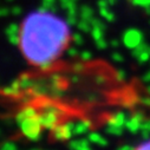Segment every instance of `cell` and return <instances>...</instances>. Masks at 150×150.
<instances>
[{"label": "cell", "instance_id": "cell-28", "mask_svg": "<svg viewBox=\"0 0 150 150\" xmlns=\"http://www.w3.org/2000/svg\"><path fill=\"white\" fill-rule=\"evenodd\" d=\"M95 45L97 46L98 50H105V49L109 46V43L106 42L105 37H104V38H102V39H99V40H96V42H95Z\"/></svg>", "mask_w": 150, "mask_h": 150}, {"label": "cell", "instance_id": "cell-34", "mask_svg": "<svg viewBox=\"0 0 150 150\" xmlns=\"http://www.w3.org/2000/svg\"><path fill=\"white\" fill-rule=\"evenodd\" d=\"M139 103L145 106H150V96H144L139 98Z\"/></svg>", "mask_w": 150, "mask_h": 150}, {"label": "cell", "instance_id": "cell-20", "mask_svg": "<svg viewBox=\"0 0 150 150\" xmlns=\"http://www.w3.org/2000/svg\"><path fill=\"white\" fill-rule=\"evenodd\" d=\"M71 42H73V44L76 46H82L84 44V37L81 32H74V33H72Z\"/></svg>", "mask_w": 150, "mask_h": 150}, {"label": "cell", "instance_id": "cell-22", "mask_svg": "<svg viewBox=\"0 0 150 150\" xmlns=\"http://www.w3.org/2000/svg\"><path fill=\"white\" fill-rule=\"evenodd\" d=\"M0 150H18V145L13 141H5L0 144Z\"/></svg>", "mask_w": 150, "mask_h": 150}, {"label": "cell", "instance_id": "cell-44", "mask_svg": "<svg viewBox=\"0 0 150 150\" xmlns=\"http://www.w3.org/2000/svg\"><path fill=\"white\" fill-rule=\"evenodd\" d=\"M31 150H40V149H38V148H33V149H31Z\"/></svg>", "mask_w": 150, "mask_h": 150}, {"label": "cell", "instance_id": "cell-7", "mask_svg": "<svg viewBox=\"0 0 150 150\" xmlns=\"http://www.w3.org/2000/svg\"><path fill=\"white\" fill-rule=\"evenodd\" d=\"M5 35L10 44L19 45L20 42V25L17 23H10L5 27Z\"/></svg>", "mask_w": 150, "mask_h": 150}, {"label": "cell", "instance_id": "cell-11", "mask_svg": "<svg viewBox=\"0 0 150 150\" xmlns=\"http://www.w3.org/2000/svg\"><path fill=\"white\" fill-rule=\"evenodd\" d=\"M91 129V122L88 120H79L74 122V129H73V135L74 136H83L89 132Z\"/></svg>", "mask_w": 150, "mask_h": 150}, {"label": "cell", "instance_id": "cell-38", "mask_svg": "<svg viewBox=\"0 0 150 150\" xmlns=\"http://www.w3.org/2000/svg\"><path fill=\"white\" fill-rule=\"evenodd\" d=\"M142 129L150 131V120H145V121L143 122V124H142Z\"/></svg>", "mask_w": 150, "mask_h": 150}, {"label": "cell", "instance_id": "cell-43", "mask_svg": "<svg viewBox=\"0 0 150 150\" xmlns=\"http://www.w3.org/2000/svg\"><path fill=\"white\" fill-rule=\"evenodd\" d=\"M82 150H92V149H91V148H90V146H86V148H83V149H82Z\"/></svg>", "mask_w": 150, "mask_h": 150}, {"label": "cell", "instance_id": "cell-42", "mask_svg": "<svg viewBox=\"0 0 150 150\" xmlns=\"http://www.w3.org/2000/svg\"><path fill=\"white\" fill-rule=\"evenodd\" d=\"M146 92H148V95L150 96V84H148V86H146Z\"/></svg>", "mask_w": 150, "mask_h": 150}, {"label": "cell", "instance_id": "cell-10", "mask_svg": "<svg viewBox=\"0 0 150 150\" xmlns=\"http://www.w3.org/2000/svg\"><path fill=\"white\" fill-rule=\"evenodd\" d=\"M1 92L5 95V96H12V97H16V96H19L23 90H21V86H20V81L19 78L14 79L13 82H11L8 85L4 86L1 89Z\"/></svg>", "mask_w": 150, "mask_h": 150}, {"label": "cell", "instance_id": "cell-40", "mask_svg": "<svg viewBox=\"0 0 150 150\" xmlns=\"http://www.w3.org/2000/svg\"><path fill=\"white\" fill-rule=\"evenodd\" d=\"M108 1H109V4H110V6H111V5H115V4L117 3V0H108Z\"/></svg>", "mask_w": 150, "mask_h": 150}, {"label": "cell", "instance_id": "cell-8", "mask_svg": "<svg viewBox=\"0 0 150 150\" xmlns=\"http://www.w3.org/2000/svg\"><path fill=\"white\" fill-rule=\"evenodd\" d=\"M39 114V110H38V108H35L34 105H26V106H24L18 114H17V116H16V118H14V121H16V124L18 125L19 123H21L23 121H25V120H27V118H31V117H34V116H37Z\"/></svg>", "mask_w": 150, "mask_h": 150}, {"label": "cell", "instance_id": "cell-45", "mask_svg": "<svg viewBox=\"0 0 150 150\" xmlns=\"http://www.w3.org/2000/svg\"><path fill=\"white\" fill-rule=\"evenodd\" d=\"M6 1H7V3H11V1H13V0H6Z\"/></svg>", "mask_w": 150, "mask_h": 150}, {"label": "cell", "instance_id": "cell-41", "mask_svg": "<svg viewBox=\"0 0 150 150\" xmlns=\"http://www.w3.org/2000/svg\"><path fill=\"white\" fill-rule=\"evenodd\" d=\"M144 11H145V13H146L148 16H150V6H148V7H145V8H144Z\"/></svg>", "mask_w": 150, "mask_h": 150}, {"label": "cell", "instance_id": "cell-18", "mask_svg": "<svg viewBox=\"0 0 150 150\" xmlns=\"http://www.w3.org/2000/svg\"><path fill=\"white\" fill-rule=\"evenodd\" d=\"M77 27H78L79 32H84V33H88V32L90 33L91 30H92L91 23L90 21H86V20H82V19H79V21L77 24Z\"/></svg>", "mask_w": 150, "mask_h": 150}, {"label": "cell", "instance_id": "cell-39", "mask_svg": "<svg viewBox=\"0 0 150 150\" xmlns=\"http://www.w3.org/2000/svg\"><path fill=\"white\" fill-rule=\"evenodd\" d=\"M109 45H111V46L114 47V49H117V47L120 46V42H118L117 39H112V40L109 43Z\"/></svg>", "mask_w": 150, "mask_h": 150}, {"label": "cell", "instance_id": "cell-13", "mask_svg": "<svg viewBox=\"0 0 150 150\" xmlns=\"http://www.w3.org/2000/svg\"><path fill=\"white\" fill-rule=\"evenodd\" d=\"M79 19L82 20H86V21H90L95 18V12H93V8L90 7L89 5H81L79 6Z\"/></svg>", "mask_w": 150, "mask_h": 150}, {"label": "cell", "instance_id": "cell-24", "mask_svg": "<svg viewBox=\"0 0 150 150\" xmlns=\"http://www.w3.org/2000/svg\"><path fill=\"white\" fill-rule=\"evenodd\" d=\"M115 76H116V79L118 82H125L128 78V73L124 69H117L115 72Z\"/></svg>", "mask_w": 150, "mask_h": 150}, {"label": "cell", "instance_id": "cell-47", "mask_svg": "<svg viewBox=\"0 0 150 150\" xmlns=\"http://www.w3.org/2000/svg\"><path fill=\"white\" fill-rule=\"evenodd\" d=\"M0 135H1V130H0Z\"/></svg>", "mask_w": 150, "mask_h": 150}, {"label": "cell", "instance_id": "cell-32", "mask_svg": "<svg viewBox=\"0 0 150 150\" xmlns=\"http://www.w3.org/2000/svg\"><path fill=\"white\" fill-rule=\"evenodd\" d=\"M8 14H12L11 8H8V7H0V17H7Z\"/></svg>", "mask_w": 150, "mask_h": 150}, {"label": "cell", "instance_id": "cell-25", "mask_svg": "<svg viewBox=\"0 0 150 150\" xmlns=\"http://www.w3.org/2000/svg\"><path fill=\"white\" fill-rule=\"evenodd\" d=\"M66 53H67V56H69L70 58H79L81 51L78 50L77 46H71V47H67Z\"/></svg>", "mask_w": 150, "mask_h": 150}, {"label": "cell", "instance_id": "cell-17", "mask_svg": "<svg viewBox=\"0 0 150 150\" xmlns=\"http://www.w3.org/2000/svg\"><path fill=\"white\" fill-rule=\"evenodd\" d=\"M57 4H58V0H42V7L53 13L57 12Z\"/></svg>", "mask_w": 150, "mask_h": 150}, {"label": "cell", "instance_id": "cell-4", "mask_svg": "<svg viewBox=\"0 0 150 150\" xmlns=\"http://www.w3.org/2000/svg\"><path fill=\"white\" fill-rule=\"evenodd\" d=\"M143 39H144V35L142 31L138 28H134V27L125 30L122 34V43L129 50L136 49L138 45L143 43Z\"/></svg>", "mask_w": 150, "mask_h": 150}, {"label": "cell", "instance_id": "cell-21", "mask_svg": "<svg viewBox=\"0 0 150 150\" xmlns=\"http://www.w3.org/2000/svg\"><path fill=\"white\" fill-rule=\"evenodd\" d=\"M149 47H150V46H149ZM135 59H136V62H137L139 65H143L144 63L149 62V59H150V52H149V49H148L146 51H144V52L139 53Z\"/></svg>", "mask_w": 150, "mask_h": 150}, {"label": "cell", "instance_id": "cell-31", "mask_svg": "<svg viewBox=\"0 0 150 150\" xmlns=\"http://www.w3.org/2000/svg\"><path fill=\"white\" fill-rule=\"evenodd\" d=\"M135 150H150V139L144 141L143 143H141Z\"/></svg>", "mask_w": 150, "mask_h": 150}, {"label": "cell", "instance_id": "cell-27", "mask_svg": "<svg viewBox=\"0 0 150 150\" xmlns=\"http://www.w3.org/2000/svg\"><path fill=\"white\" fill-rule=\"evenodd\" d=\"M111 59H112V62H115V63H123L125 60L124 56L118 51H114L111 53Z\"/></svg>", "mask_w": 150, "mask_h": 150}, {"label": "cell", "instance_id": "cell-35", "mask_svg": "<svg viewBox=\"0 0 150 150\" xmlns=\"http://www.w3.org/2000/svg\"><path fill=\"white\" fill-rule=\"evenodd\" d=\"M139 135H141V137H142L143 139H145V141L150 139V131H148V130L142 129V130L139 131Z\"/></svg>", "mask_w": 150, "mask_h": 150}, {"label": "cell", "instance_id": "cell-6", "mask_svg": "<svg viewBox=\"0 0 150 150\" xmlns=\"http://www.w3.org/2000/svg\"><path fill=\"white\" fill-rule=\"evenodd\" d=\"M145 121V115L143 111H135L134 114L128 118L127 123H125V129L132 134H139V131L142 130V124Z\"/></svg>", "mask_w": 150, "mask_h": 150}, {"label": "cell", "instance_id": "cell-19", "mask_svg": "<svg viewBox=\"0 0 150 150\" xmlns=\"http://www.w3.org/2000/svg\"><path fill=\"white\" fill-rule=\"evenodd\" d=\"M90 34H91V37H92L93 42H96V40H99V39L104 38V37H105V35H104V34H105V31H103L102 28H98V27H92Z\"/></svg>", "mask_w": 150, "mask_h": 150}, {"label": "cell", "instance_id": "cell-1", "mask_svg": "<svg viewBox=\"0 0 150 150\" xmlns=\"http://www.w3.org/2000/svg\"><path fill=\"white\" fill-rule=\"evenodd\" d=\"M71 37L70 24L42 7L23 20L19 46L31 65L47 71L67 50Z\"/></svg>", "mask_w": 150, "mask_h": 150}, {"label": "cell", "instance_id": "cell-46", "mask_svg": "<svg viewBox=\"0 0 150 150\" xmlns=\"http://www.w3.org/2000/svg\"><path fill=\"white\" fill-rule=\"evenodd\" d=\"M74 1H76V3H78V1H79V0H74Z\"/></svg>", "mask_w": 150, "mask_h": 150}, {"label": "cell", "instance_id": "cell-37", "mask_svg": "<svg viewBox=\"0 0 150 150\" xmlns=\"http://www.w3.org/2000/svg\"><path fill=\"white\" fill-rule=\"evenodd\" d=\"M142 81L145 82V83H148V84H150V71L143 74V76H142Z\"/></svg>", "mask_w": 150, "mask_h": 150}, {"label": "cell", "instance_id": "cell-23", "mask_svg": "<svg viewBox=\"0 0 150 150\" xmlns=\"http://www.w3.org/2000/svg\"><path fill=\"white\" fill-rule=\"evenodd\" d=\"M92 58H93V56H92V52H91V51L83 50V51H81V53H79V59H81V62H83V63L90 62V60H92Z\"/></svg>", "mask_w": 150, "mask_h": 150}, {"label": "cell", "instance_id": "cell-29", "mask_svg": "<svg viewBox=\"0 0 150 150\" xmlns=\"http://www.w3.org/2000/svg\"><path fill=\"white\" fill-rule=\"evenodd\" d=\"M130 1H131L134 5L139 6V7H143V8L150 6V0H130Z\"/></svg>", "mask_w": 150, "mask_h": 150}, {"label": "cell", "instance_id": "cell-15", "mask_svg": "<svg viewBox=\"0 0 150 150\" xmlns=\"http://www.w3.org/2000/svg\"><path fill=\"white\" fill-rule=\"evenodd\" d=\"M125 128H121V127H115V125H106L105 127V132L110 136H122L124 134Z\"/></svg>", "mask_w": 150, "mask_h": 150}, {"label": "cell", "instance_id": "cell-14", "mask_svg": "<svg viewBox=\"0 0 150 150\" xmlns=\"http://www.w3.org/2000/svg\"><path fill=\"white\" fill-rule=\"evenodd\" d=\"M88 138H89V141H90L92 144H96V145H98V146H103V148H104V146H106V145L109 144L108 139H106L105 137H103L102 134L96 132V131L90 132V134L88 135Z\"/></svg>", "mask_w": 150, "mask_h": 150}, {"label": "cell", "instance_id": "cell-26", "mask_svg": "<svg viewBox=\"0 0 150 150\" xmlns=\"http://www.w3.org/2000/svg\"><path fill=\"white\" fill-rule=\"evenodd\" d=\"M91 25H92V27H98V28H102L103 31H106V24L98 18H93L91 20Z\"/></svg>", "mask_w": 150, "mask_h": 150}, {"label": "cell", "instance_id": "cell-3", "mask_svg": "<svg viewBox=\"0 0 150 150\" xmlns=\"http://www.w3.org/2000/svg\"><path fill=\"white\" fill-rule=\"evenodd\" d=\"M21 134L31 142H38L40 141L42 138V131L44 130L42 123H40V120H39V114L34 116V117H31V118H27L25 121H23L21 123L18 124Z\"/></svg>", "mask_w": 150, "mask_h": 150}, {"label": "cell", "instance_id": "cell-9", "mask_svg": "<svg viewBox=\"0 0 150 150\" xmlns=\"http://www.w3.org/2000/svg\"><path fill=\"white\" fill-rule=\"evenodd\" d=\"M128 118L129 117L127 116L124 111H117L106 120V125H115V127L125 128V123H127Z\"/></svg>", "mask_w": 150, "mask_h": 150}, {"label": "cell", "instance_id": "cell-30", "mask_svg": "<svg viewBox=\"0 0 150 150\" xmlns=\"http://www.w3.org/2000/svg\"><path fill=\"white\" fill-rule=\"evenodd\" d=\"M83 70H84V63L83 62H79V63H76V64L72 65V71H74V72L81 73Z\"/></svg>", "mask_w": 150, "mask_h": 150}, {"label": "cell", "instance_id": "cell-2", "mask_svg": "<svg viewBox=\"0 0 150 150\" xmlns=\"http://www.w3.org/2000/svg\"><path fill=\"white\" fill-rule=\"evenodd\" d=\"M39 120L44 130L52 131L66 115V109L53 99H43L39 104Z\"/></svg>", "mask_w": 150, "mask_h": 150}, {"label": "cell", "instance_id": "cell-5", "mask_svg": "<svg viewBox=\"0 0 150 150\" xmlns=\"http://www.w3.org/2000/svg\"><path fill=\"white\" fill-rule=\"evenodd\" d=\"M73 129H74V122L73 121H67L65 123L58 124L53 130H52V137L56 141H70L74 135H73Z\"/></svg>", "mask_w": 150, "mask_h": 150}, {"label": "cell", "instance_id": "cell-36", "mask_svg": "<svg viewBox=\"0 0 150 150\" xmlns=\"http://www.w3.org/2000/svg\"><path fill=\"white\" fill-rule=\"evenodd\" d=\"M136 148L135 146H132L131 144H122V145H120L116 150H135Z\"/></svg>", "mask_w": 150, "mask_h": 150}, {"label": "cell", "instance_id": "cell-33", "mask_svg": "<svg viewBox=\"0 0 150 150\" xmlns=\"http://www.w3.org/2000/svg\"><path fill=\"white\" fill-rule=\"evenodd\" d=\"M11 11H12V14H13V16H20V14L23 13V8H21L20 6H18V5L11 7Z\"/></svg>", "mask_w": 150, "mask_h": 150}, {"label": "cell", "instance_id": "cell-12", "mask_svg": "<svg viewBox=\"0 0 150 150\" xmlns=\"http://www.w3.org/2000/svg\"><path fill=\"white\" fill-rule=\"evenodd\" d=\"M91 142L89 138H78V139H70L69 141V149L70 150H82L83 148L90 146Z\"/></svg>", "mask_w": 150, "mask_h": 150}, {"label": "cell", "instance_id": "cell-16", "mask_svg": "<svg viewBox=\"0 0 150 150\" xmlns=\"http://www.w3.org/2000/svg\"><path fill=\"white\" fill-rule=\"evenodd\" d=\"M98 10H99V14H100V17H102L104 20H106V21H109V23L115 21L116 16H115V13L112 12L111 10H109V7H105V8H98Z\"/></svg>", "mask_w": 150, "mask_h": 150}]
</instances>
